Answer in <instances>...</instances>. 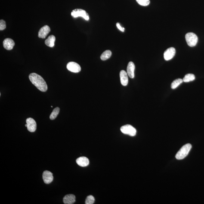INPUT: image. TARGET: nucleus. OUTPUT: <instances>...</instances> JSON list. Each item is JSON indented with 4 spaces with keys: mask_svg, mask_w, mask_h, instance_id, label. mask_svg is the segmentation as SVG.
Here are the masks:
<instances>
[{
    "mask_svg": "<svg viewBox=\"0 0 204 204\" xmlns=\"http://www.w3.org/2000/svg\"><path fill=\"white\" fill-rule=\"evenodd\" d=\"M29 80L36 88L42 92H45L48 89L46 82L42 77L36 73H31L29 75Z\"/></svg>",
    "mask_w": 204,
    "mask_h": 204,
    "instance_id": "1",
    "label": "nucleus"
},
{
    "mask_svg": "<svg viewBox=\"0 0 204 204\" xmlns=\"http://www.w3.org/2000/svg\"><path fill=\"white\" fill-rule=\"evenodd\" d=\"M191 148L192 145L190 144L184 145L177 152L175 156L176 158L178 160L184 159L188 155Z\"/></svg>",
    "mask_w": 204,
    "mask_h": 204,
    "instance_id": "2",
    "label": "nucleus"
},
{
    "mask_svg": "<svg viewBox=\"0 0 204 204\" xmlns=\"http://www.w3.org/2000/svg\"><path fill=\"white\" fill-rule=\"evenodd\" d=\"M185 39L187 44L190 47L195 46L198 42L197 36L193 32H188L186 34Z\"/></svg>",
    "mask_w": 204,
    "mask_h": 204,
    "instance_id": "3",
    "label": "nucleus"
},
{
    "mask_svg": "<svg viewBox=\"0 0 204 204\" xmlns=\"http://www.w3.org/2000/svg\"><path fill=\"white\" fill-rule=\"evenodd\" d=\"M71 15L75 18L78 17H81L85 20H89V16L88 13L85 10L81 9H76L72 12Z\"/></svg>",
    "mask_w": 204,
    "mask_h": 204,
    "instance_id": "4",
    "label": "nucleus"
},
{
    "mask_svg": "<svg viewBox=\"0 0 204 204\" xmlns=\"http://www.w3.org/2000/svg\"><path fill=\"white\" fill-rule=\"evenodd\" d=\"M121 131L124 134H128L131 136L136 135L137 131L135 128L131 125H127L121 127Z\"/></svg>",
    "mask_w": 204,
    "mask_h": 204,
    "instance_id": "5",
    "label": "nucleus"
},
{
    "mask_svg": "<svg viewBox=\"0 0 204 204\" xmlns=\"http://www.w3.org/2000/svg\"><path fill=\"white\" fill-rule=\"evenodd\" d=\"M68 70L73 73H78L81 71V67L78 63L74 62H69L66 65Z\"/></svg>",
    "mask_w": 204,
    "mask_h": 204,
    "instance_id": "6",
    "label": "nucleus"
},
{
    "mask_svg": "<svg viewBox=\"0 0 204 204\" xmlns=\"http://www.w3.org/2000/svg\"><path fill=\"white\" fill-rule=\"evenodd\" d=\"M175 49L174 47H170L165 50L164 54V57L165 60H171L175 56Z\"/></svg>",
    "mask_w": 204,
    "mask_h": 204,
    "instance_id": "7",
    "label": "nucleus"
},
{
    "mask_svg": "<svg viewBox=\"0 0 204 204\" xmlns=\"http://www.w3.org/2000/svg\"><path fill=\"white\" fill-rule=\"evenodd\" d=\"M26 123L27 124V129L31 132H33L36 129V123L33 119L31 118H28L26 119Z\"/></svg>",
    "mask_w": 204,
    "mask_h": 204,
    "instance_id": "8",
    "label": "nucleus"
},
{
    "mask_svg": "<svg viewBox=\"0 0 204 204\" xmlns=\"http://www.w3.org/2000/svg\"><path fill=\"white\" fill-rule=\"evenodd\" d=\"M42 178L44 182L47 184H50L54 180V177L52 173L47 171L44 172L42 175Z\"/></svg>",
    "mask_w": 204,
    "mask_h": 204,
    "instance_id": "9",
    "label": "nucleus"
},
{
    "mask_svg": "<svg viewBox=\"0 0 204 204\" xmlns=\"http://www.w3.org/2000/svg\"><path fill=\"white\" fill-rule=\"evenodd\" d=\"M50 31V29L48 26H44L41 28L38 32V37L39 38L45 39L48 34L49 33Z\"/></svg>",
    "mask_w": 204,
    "mask_h": 204,
    "instance_id": "10",
    "label": "nucleus"
},
{
    "mask_svg": "<svg viewBox=\"0 0 204 204\" xmlns=\"http://www.w3.org/2000/svg\"><path fill=\"white\" fill-rule=\"evenodd\" d=\"M3 44L4 48L8 50L12 49L15 45L14 41L10 38L5 39L3 41Z\"/></svg>",
    "mask_w": 204,
    "mask_h": 204,
    "instance_id": "11",
    "label": "nucleus"
},
{
    "mask_svg": "<svg viewBox=\"0 0 204 204\" xmlns=\"http://www.w3.org/2000/svg\"><path fill=\"white\" fill-rule=\"evenodd\" d=\"M135 70V66L132 62H130L128 63L127 69V73L129 77L134 78V71Z\"/></svg>",
    "mask_w": 204,
    "mask_h": 204,
    "instance_id": "12",
    "label": "nucleus"
},
{
    "mask_svg": "<svg viewBox=\"0 0 204 204\" xmlns=\"http://www.w3.org/2000/svg\"><path fill=\"white\" fill-rule=\"evenodd\" d=\"M121 84L124 86H126L128 83V75L125 70H122L119 73Z\"/></svg>",
    "mask_w": 204,
    "mask_h": 204,
    "instance_id": "13",
    "label": "nucleus"
},
{
    "mask_svg": "<svg viewBox=\"0 0 204 204\" xmlns=\"http://www.w3.org/2000/svg\"><path fill=\"white\" fill-rule=\"evenodd\" d=\"M77 164L81 167H86L89 165V161L88 158L85 156L80 157L76 159Z\"/></svg>",
    "mask_w": 204,
    "mask_h": 204,
    "instance_id": "14",
    "label": "nucleus"
},
{
    "mask_svg": "<svg viewBox=\"0 0 204 204\" xmlns=\"http://www.w3.org/2000/svg\"><path fill=\"white\" fill-rule=\"evenodd\" d=\"M75 196L73 194L66 195L63 198V203L65 204H73L75 202Z\"/></svg>",
    "mask_w": 204,
    "mask_h": 204,
    "instance_id": "15",
    "label": "nucleus"
},
{
    "mask_svg": "<svg viewBox=\"0 0 204 204\" xmlns=\"http://www.w3.org/2000/svg\"><path fill=\"white\" fill-rule=\"evenodd\" d=\"M55 40V37L53 35H50L45 41V44L48 47H53L54 46Z\"/></svg>",
    "mask_w": 204,
    "mask_h": 204,
    "instance_id": "16",
    "label": "nucleus"
},
{
    "mask_svg": "<svg viewBox=\"0 0 204 204\" xmlns=\"http://www.w3.org/2000/svg\"><path fill=\"white\" fill-rule=\"evenodd\" d=\"M112 55V52L109 50L104 51L100 56V59L103 60H105L109 59Z\"/></svg>",
    "mask_w": 204,
    "mask_h": 204,
    "instance_id": "17",
    "label": "nucleus"
},
{
    "mask_svg": "<svg viewBox=\"0 0 204 204\" xmlns=\"http://www.w3.org/2000/svg\"><path fill=\"white\" fill-rule=\"evenodd\" d=\"M195 78L196 77L193 74H187L185 76L183 80V82H188L194 80Z\"/></svg>",
    "mask_w": 204,
    "mask_h": 204,
    "instance_id": "18",
    "label": "nucleus"
},
{
    "mask_svg": "<svg viewBox=\"0 0 204 204\" xmlns=\"http://www.w3.org/2000/svg\"><path fill=\"white\" fill-rule=\"evenodd\" d=\"M183 82V80L180 78H178L175 79L172 83L171 85V88L173 89H175L178 87L179 85L182 83Z\"/></svg>",
    "mask_w": 204,
    "mask_h": 204,
    "instance_id": "19",
    "label": "nucleus"
},
{
    "mask_svg": "<svg viewBox=\"0 0 204 204\" xmlns=\"http://www.w3.org/2000/svg\"><path fill=\"white\" fill-rule=\"evenodd\" d=\"M60 108L57 107L55 108V109L53 110L52 113H51L50 116V118L51 120H54L57 117V115L60 113Z\"/></svg>",
    "mask_w": 204,
    "mask_h": 204,
    "instance_id": "20",
    "label": "nucleus"
},
{
    "mask_svg": "<svg viewBox=\"0 0 204 204\" xmlns=\"http://www.w3.org/2000/svg\"><path fill=\"white\" fill-rule=\"evenodd\" d=\"M94 201H95V199H94V196L90 195V196H88L85 199V204H93L94 203Z\"/></svg>",
    "mask_w": 204,
    "mask_h": 204,
    "instance_id": "21",
    "label": "nucleus"
},
{
    "mask_svg": "<svg viewBox=\"0 0 204 204\" xmlns=\"http://www.w3.org/2000/svg\"><path fill=\"white\" fill-rule=\"evenodd\" d=\"M136 1L139 4L143 6H146L150 4V0H136Z\"/></svg>",
    "mask_w": 204,
    "mask_h": 204,
    "instance_id": "22",
    "label": "nucleus"
},
{
    "mask_svg": "<svg viewBox=\"0 0 204 204\" xmlns=\"http://www.w3.org/2000/svg\"><path fill=\"white\" fill-rule=\"evenodd\" d=\"M6 28V24L5 21L3 20H0V30H3Z\"/></svg>",
    "mask_w": 204,
    "mask_h": 204,
    "instance_id": "23",
    "label": "nucleus"
},
{
    "mask_svg": "<svg viewBox=\"0 0 204 204\" xmlns=\"http://www.w3.org/2000/svg\"><path fill=\"white\" fill-rule=\"evenodd\" d=\"M116 26L118 28V29H119V30L122 31V32H125V29L124 27H122L121 26L120 23H117L116 24Z\"/></svg>",
    "mask_w": 204,
    "mask_h": 204,
    "instance_id": "24",
    "label": "nucleus"
},
{
    "mask_svg": "<svg viewBox=\"0 0 204 204\" xmlns=\"http://www.w3.org/2000/svg\"><path fill=\"white\" fill-rule=\"evenodd\" d=\"M27 126H28V125H27V124H26V125H25V126H26V127H27Z\"/></svg>",
    "mask_w": 204,
    "mask_h": 204,
    "instance_id": "25",
    "label": "nucleus"
}]
</instances>
